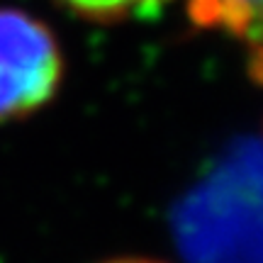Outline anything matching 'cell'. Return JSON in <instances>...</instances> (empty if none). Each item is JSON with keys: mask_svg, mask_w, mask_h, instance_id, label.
Segmentation results:
<instances>
[{"mask_svg": "<svg viewBox=\"0 0 263 263\" xmlns=\"http://www.w3.org/2000/svg\"><path fill=\"white\" fill-rule=\"evenodd\" d=\"M64 73V51L54 29L25 10L0 8V124L47 107Z\"/></svg>", "mask_w": 263, "mask_h": 263, "instance_id": "obj_2", "label": "cell"}, {"mask_svg": "<svg viewBox=\"0 0 263 263\" xmlns=\"http://www.w3.org/2000/svg\"><path fill=\"white\" fill-rule=\"evenodd\" d=\"M173 234L188 263H263V144H239L197 180Z\"/></svg>", "mask_w": 263, "mask_h": 263, "instance_id": "obj_1", "label": "cell"}, {"mask_svg": "<svg viewBox=\"0 0 263 263\" xmlns=\"http://www.w3.org/2000/svg\"><path fill=\"white\" fill-rule=\"evenodd\" d=\"M76 17L100 25H115L137 17H149L171 0H57Z\"/></svg>", "mask_w": 263, "mask_h": 263, "instance_id": "obj_4", "label": "cell"}, {"mask_svg": "<svg viewBox=\"0 0 263 263\" xmlns=\"http://www.w3.org/2000/svg\"><path fill=\"white\" fill-rule=\"evenodd\" d=\"M103 263H163V261L144 258V256H122V258H110V261H103Z\"/></svg>", "mask_w": 263, "mask_h": 263, "instance_id": "obj_5", "label": "cell"}, {"mask_svg": "<svg viewBox=\"0 0 263 263\" xmlns=\"http://www.w3.org/2000/svg\"><path fill=\"white\" fill-rule=\"evenodd\" d=\"M185 10L195 27L236 42L249 76L263 85V0H185Z\"/></svg>", "mask_w": 263, "mask_h": 263, "instance_id": "obj_3", "label": "cell"}]
</instances>
